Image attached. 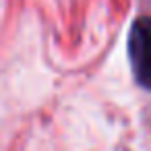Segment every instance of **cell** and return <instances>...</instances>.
<instances>
[{
	"mask_svg": "<svg viewBox=\"0 0 151 151\" xmlns=\"http://www.w3.org/2000/svg\"><path fill=\"white\" fill-rule=\"evenodd\" d=\"M128 58L137 83L151 89V17H139L132 23L128 35Z\"/></svg>",
	"mask_w": 151,
	"mask_h": 151,
	"instance_id": "cell-1",
	"label": "cell"
}]
</instances>
